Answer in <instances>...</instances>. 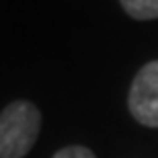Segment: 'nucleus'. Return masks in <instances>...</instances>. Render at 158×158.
I'll list each match as a JSON object with an SVG mask.
<instances>
[{"label": "nucleus", "instance_id": "7ed1b4c3", "mask_svg": "<svg viewBox=\"0 0 158 158\" xmlns=\"http://www.w3.org/2000/svg\"><path fill=\"white\" fill-rule=\"evenodd\" d=\"M119 4L135 21L158 19V0H119Z\"/></svg>", "mask_w": 158, "mask_h": 158}, {"label": "nucleus", "instance_id": "f03ea898", "mask_svg": "<svg viewBox=\"0 0 158 158\" xmlns=\"http://www.w3.org/2000/svg\"><path fill=\"white\" fill-rule=\"evenodd\" d=\"M127 107L138 123L158 129V60L144 64L131 80Z\"/></svg>", "mask_w": 158, "mask_h": 158}, {"label": "nucleus", "instance_id": "20e7f679", "mask_svg": "<svg viewBox=\"0 0 158 158\" xmlns=\"http://www.w3.org/2000/svg\"><path fill=\"white\" fill-rule=\"evenodd\" d=\"M53 158H97V156L86 146L74 144V146H64L62 150H58V152L53 154Z\"/></svg>", "mask_w": 158, "mask_h": 158}, {"label": "nucleus", "instance_id": "f257e3e1", "mask_svg": "<svg viewBox=\"0 0 158 158\" xmlns=\"http://www.w3.org/2000/svg\"><path fill=\"white\" fill-rule=\"evenodd\" d=\"M41 113L31 101H12L0 111V158H25L35 146Z\"/></svg>", "mask_w": 158, "mask_h": 158}]
</instances>
